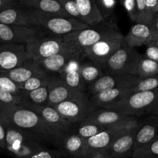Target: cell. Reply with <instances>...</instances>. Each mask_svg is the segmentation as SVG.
Here are the masks:
<instances>
[{
    "mask_svg": "<svg viewBox=\"0 0 158 158\" xmlns=\"http://www.w3.org/2000/svg\"><path fill=\"white\" fill-rule=\"evenodd\" d=\"M5 114L7 125L26 131L40 140L56 143L63 138L51 129L40 115L25 106H5Z\"/></svg>",
    "mask_w": 158,
    "mask_h": 158,
    "instance_id": "6da1fadb",
    "label": "cell"
},
{
    "mask_svg": "<svg viewBox=\"0 0 158 158\" xmlns=\"http://www.w3.org/2000/svg\"><path fill=\"white\" fill-rule=\"evenodd\" d=\"M119 32L112 22L104 21L95 26L63 35V39L72 52L83 56L87 48Z\"/></svg>",
    "mask_w": 158,
    "mask_h": 158,
    "instance_id": "7a4b0ae2",
    "label": "cell"
},
{
    "mask_svg": "<svg viewBox=\"0 0 158 158\" xmlns=\"http://www.w3.org/2000/svg\"><path fill=\"white\" fill-rule=\"evenodd\" d=\"M158 105V88L141 92H130L107 110L128 116L151 114Z\"/></svg>",
    "mask_w": 158,
    "mask_h": 158,
    "instance_id": "3957f363",
    "label": "cell"
},
{
    "mask_svg": "<svg viewBox=\"0 0 158 158\" xmlns=\"http://www.w3.org/2000/svg\"><path fill=\"white\" fill-rule=\"evenodd\" d=\"M5 128L6 149L16 158H27L44 149L40 144V140L29 133L9 124L5 126Z\"/></svg>",
    "mask_w": 158,
    "mask_h": 158,
    "instance_id": "277c9868",
    "label": "cell"
},
{
    "mask_svg": "<svg viewBox=\"0 0 158 158\" xmlns=\"http://www.w3.org/2000/svg\"><path fill=\"white\" fill-rule=\"evenodd\" d=\"M142 56L134 48L123 44L111 56L104 67L111 73L126 74L136 77L137 65Z\"/></svg>",
    "mask_w": 158,
    "mask_h": 158,
    "instance_id": "5b68a950",
    "label": "cell"
},
{
    "mask_svg": "<svg viewBox=\"0 0 158 158\" xmlns=\"http://www.w3.org/2000/svg\"><path fill=\"white\" fill-rule=\"evenodd\" d=\"M26 48L29 56L31 57V60L35 62L63 52H73L66 44L63 36L53 35L49 36L44 35L27 44Z\"/></svg>",
    "mask_w": 158,
    "mask_h": 158,
    "instance_id": "8992f818",
    "label": "cell"
},
{
    "mask_svg": "<svg viewBox=\"0 0 158 158\" xmlns=\"http://www.w3.org/2000/svg\"><path fill=\"white\" fill-rule=\"evenodd\" d=\"M38 27L42 28L53 35L63 36L70 32L86 29L90 26L74 19L45 13L39 11Z\"/></svg>",
    "mask_w": 158,
    "mask_h": 158,
    "instance_id": "52a82bcc",
    "label": "cell"
},
{
    "mask_svg": "<svg viewBox=\"0 0 158 158\" xmlns=\"http://www.w3.org/2000/svg\"><path fill=\"white\" fill-rule=\"evenodd\" d=\"M123 43V35L119 32L87 48L83 52V56L89 58L93 63L103 69L111 56Z\"/></svg>",
    "mask_w": 158,
    "mask_h": 158,
    "instance_id": "ba28073f",
    "label": "cell"
},
{
    "mask_svg": "<svg viewBox=\"0 0 158 158\" xmlns=\"http://www.w3.org/2000/svg\"><path fill=\"white\" fill-rule=\"evenodd\" d=\"M46 32V30L40 27H26L0 23V41L2 42L3 44L26 46L44 36Z\"/></svg>",
    "mask_w": 158,
    "mask_h": 158,
    "instance_id": "9c48e42d",
    "label": "cell"
},
{
    "mask_svg": "<svg viewBox=\"0 0 158 158\" xmlns=\"http://www.w3.org/2000/svg\"><path fill=\"white\" fill-rule=\"evenodd\" d=\"M140 78L132 75L119 73H103L98 80L88 86V91L92 95L114 88L131 89L137 84Z\"/></svg>",
    "mask_w": 158,
    "mask_h": 158,
    "instance_id": "30bf717a",
    "label": "cell"
},
{
    "mask_svg": "<svg viewBox=\"0 0 158 158\" xmlns=\"http://www.w3.org/2000/svg\"><path fill=\"white\" fill-rule=\"evenodd\" d=\"M54 108L70 124L80 123L91 111L97 109L88 97L78 100H66L59 103L54 106Z\"/></svg>",
    "mask_w": 158,
    "mask_h": 158,
    "instance_id": "8fae6325",
    "label": "cell"
},
{
    "mask_svg": "<svg viewBox=\"0 0 158 158\" xmlns=\"http://www.w3.org/2000/svg\"><path fill=\"white\" fill-rule=\"evenodd\" d=\"M30 60L25 45H0V73L12 70Z\"/></svg>",
    "mask_w": 158,
    "mask_h": 158,
    "instance_id": "7c38bea8",
    "label": "cell"
},
{
    "mask_svg": "<svg viewBox=\"0 0 158 158\" xmlns=\"http://www.w3.org/2000/svg\"><path fill=\"white\" fill-rule=\"evenodd\" d=\"M86 93H81L66 86L59 77L51 76L49 82L48 105L56 106L66 100L86 98Z\"/></svg>",
    "mask_w": 158,
    "mask_h": 158,
    "instance_id": "4fadbf2b",
    "label": "cell"
},
{
    "mask_svg": "<svg viewBox=\"0 0 158 158\" xmlns=\"http://www.w3.org/2000/svg\"><path fill=\"white\" fill-rule=\"evenodd\" d=\"M0 23L5 25L38 27V11L10 8L0 12Z\"/></svg>",
    "mask_w": 158,
    "mask_h": 158,
    "instance_id": "5bb4252c",
    "label": "cell"
},
{
    "mask_svg": "<svg viewBox=\"0 0 158 158\" xmlns=\"http://www.w3.org/2000/svg\"><path fill=\"white\" fill-rule=\"evenodd\" d=\"M28 109L40 115L46 124L61 137H64L70 128V123L65 120L53 106L46 105L43 106L30 107Z\"/></svg>",
    "mask_w": 158,
    "mask_h": 158,
    "instance_id": "9a60e30c",
    "label": "cell"
},
{
    "mask_svg": "<svg viewBox=\"0 0 158 158\" xmlns=\"http://www.w3.org/2000/svg\"><path fill=\"white\" fill-rule=\"evenodd\" d=\"M80 56L70 52L56 54L48 58L36 62L41 69L49 73H62L67 68L69 63L73 60H78Z\"/></svg>",
    "mask_w": 158,
    "mask_h": 158,
    "instance_id": "2e32d148",
    "label": "cell"
},
{
    "mask_svg": "<svg viewBox=\"0 0 158 158\" xmlns=\"http://www.w3.org/2000/svg\"><path fill=\"white\" fill-rule=\"evenodd\" d=\"M16 8L38 10L45 13L71 18L57 0H18Z\"/></svg>",
    "mask_w": 158,
    "mask_h": 158,
    "instance_id": "e0dca14e",
    "label": "cell"
},
{
    "mask_svg": "<svg viewBox=\"0 0 158 158\" xmlns=\"http://www.w3.org/2000/svg\"><path fill=\"white\" fill-rule=\"evenodd\" d=\"M158 139V116L151 115L144 120L136 134L134 151ZM134 152V151H133Z\"/></svg>",
    "mask_w": 158,
    "mask_h": 158,
    "instance_id": "ac0fdd59",
    "label": "cell"
},
{
    "mask_svg": "<svg viewBox=\"0 0 158 158\" xmlns=\"http://www.w3.org/2000/svg\"><path fill=\"white\" fill-rule=\"evenodd\" d=\"M151 26L140 23H135L131 28L128 33L123 36V42L127 46L135 49L138 46L148 45L153 41Z\"/></svg>",
    "mask_w": 158,
    "mask_h": 158,
    "instance_id": "d6986e66",
    "label": "cell"
},
{
    "mask_svg": "<svg viewBox=\"0 0 158 158\" xmlns=\"http://www.w3.org/2000/svg\"><path fill=\"white\" fill-rule=\"evenodd\" d=\"M44 73L36 62L30 60L18 67L2 74L9 77L17 85H19L32 77Z\"/></svg>",
    "mask_w": 158,
    "mask_h": 158,
    "instance_id": "ffe728a7",
    "label": "cell"
},
{
    "mask_svg": "<svg viewBox=\"0 0 158 158\" xmlns=\"http://www.w3.org/2000/svg\"><path fill=\"white\" fill-rule=\"evenodd\" d=\"M80 21L89 26H95L104 22L96 0H76Z\"/></svg>",
    "mask_w": 158,
    "mask_h": 158,
    "instance_id": "44dd1931",
    "label": "cell"
},
{
    "mask_svg": "<svg viewBox=\"0 0 158 158\" xmlns=\"http://www.w3.org/2000/svg\"><path fill=\"white\" fill-rule=\"evenodd\" d=\"M137 132L123 134L116 137L108 148L112 158H127L131 157Z\"/></svg>",
    "mask_w": 158,
    "mask_h": 158,
    "instance_id": "7402d4cb",
    "label": "cell"
},
{
    "mask_svg": "<svg viewBox=\"0 0 158 158\" xmlns=\"http://www.w3.org/2000/svg\"><path fill=\"white\" fill-rule=\"evenodd\" d=\"M131 89L114 88V89H107L95 95H92V97L89 99V100L96 108L107 109L118 102L122 97L129 94L131 91Z\"/></svg>",
    "mask_w": 158,
    "mask_h": 158,
    "instance_id": "603a6c76",
    "label": "cell"
},
{
    "mask_svg": "<svg viewBox=\"0 0 158 158\" xmlns=\"http://www.w3.org/2000/svg\"><path fill=\"white\" fill-rule=\"evenodd\" d=\"M131 116L120 114L115 111L110 110L107 109H95L91 111L86 118L82 122H89L95 123L100 126L105 127L114 124L122 120L128 118Z\"/></svg>",
    "mask_w": 158,
    "mask_h": 158,
    "instance_id": "cb8c5ba5",
    "label": "cell"
},
{
    "mask_svg": "<svg viewBox=\"0 0 158 158\" xmlns=\"http://www.w3.org/2000/svg\"><path fill=\"white\" fill-rule=\"evenodd\" d=\"M118 136L110 130H103L97 135L86 140L87 155L94 151L108 150L114 139ZM86 155V156H87Z\"/></svg>",
    "mask_w": 158,
    "mask_h": 158,
    "instance_id": "d4e9b609",
    "label": "cell"
},
{
    "mask_svg": "<svg viewBox=\"0 0 158 158\" xmlns=\"http://www.w3.org/2000/svg\"><path fill=\"white\" fill-rule=\"evenodd\" d=\"M63 146L66 154L71 158H86V140L77 134H73L63 137Z\"/></svg>",
    "mask_w": 158,
    "mask_h": 158,
    "instance_id": "484cf974",
    "label": "cell"
},
{
    "mask_svg": "<svg viewBox=\"0 0 158 158\" xmlns=\"http://www.w3.org/2000/svg\"><path fill=\"white\" fill-rule=\"evenodd\" d=\"M23 97V106L26 108L37 107L48 105L49 97V83L45 86L32 91L23 92L22 91Z\"/></svg>",
    "mask_w": 158,
    "mask_h": 158,
    "instance_id": "4316f807",
    "label": "cell"
},
{
    "mask_svg": "<svg viewBox=\"0 0 158 158\" xmlns=\"http://www.w3.org/2000/svg\"><path fill=\"white\" fill-rule=\"evenodd\" d=\"M144 120H141L139 117L131 116L128 118L122 120L114 124L103 127L105 130H110L115 133L117 136L137 132L143 125Z\"/></svg>",
    "mask_w": 158,
    "mask_h": 158,
    "instance_id": "83f0119b",
    "label": "cell"
},
{
    "mask_svg": "<svg viewBox=\"0 0 158 158\" xmlns=\"http://www.w3.org/2000/svg\"><path fill=\"white\" fill-rule=\"evenodd\" d=\"M60 80L71 89L81 93H85V83L82 80L78 69H66L60 74Z\"/></svg>",
    "mask_w": 158,
    "mask_h": 158,
    "instance_id": "f1b7e54d",
    "label": "cell"
},
{
    "mask_svg": "<svg viewBox=\"0 0 158 158\" xmlns=\"http://www.w3.org/2000/svg\"><path fill=\"white\" fill-rule=\"evenodd\" d=\"M78 71L83 83L85 84H87L88 86L92 84L103 75V73L102 72V68L99 67L92 62L82 63L79 66Z\"/></svg>",
    "mask_w": 158,
    "mask_h": 158,
    "instance_id": "f546056e",
    "label": "cell"
},
{
    "mask_svg": "<svg viewBox=\"0 0 158 158\" xmlns=\"http://www.w3.org/2000/svg\"><path fill=\"white\" fill-rule=\"evenodd\" d=\"M157 74H158V63L142 56L137 65L136 77L143 80Z\"/></svg>",
    "mask_w": 158,
    "mask_h": 158,
    "instance_id": "4dcf8cb0",
    "label": "cell"
},
{
    "mask_svg": "<svg viewBox=\"0 0 158 158\" xmlns=\"http://www.w3.org/2000/svg\"><path fill=\"white\" fill-rule=\"evenodd\" d=\"M50 77L51 75L44 73L32 77L24 83L18 85V87L20 91H23V92L35 90L47 84L50 80Z\"/></svg>",
    "mask_w": 158,
    "mask_h": 158,
    "instance_id": "1f68e13d",
    "label": "cell"
},
{
    "mask_svg": "<svg viewBox=\"0 0 158 158\" xmlns=\"http://www.w3.org/2000/svg\"><path fill=\"white\" fill-rule=\"evenodd\" d=\"M77 127V134L84 140L90 138L97 135L104 130L103 127L89 122H80Z\"/></svg>",
    "mask_w": 158,
    "mask_h": 158,
    "instance_id": "d6a6232c",
    "label": "cell"
},
{
    "mask_svg": "<svg viewBox=\"0 0 158 158\" xmlns=\"http://www.w3.org/2000/svg\"><path fill=\"white\" fill-rule=\"evenodd\" d=\"M132 158H158V139L133 152Z\"/></svg>",
    "mask_w": 158,
    "mask_h": 158,
    "instance_id": "836d02e7",
    "label": "cell"
},
{
    "mask_svg": "<svg viewBox=\"0 0 158 158\" xmlns=\"http://www.w3.org/2000/svg\"><path fill=\"white\" fill-rule=\"evenodd\" d=\"M136 5H137V15H136L135 23L151 26L154 19L148 12L144 0H136Z\"/></svg>",
    "mask_w": 158,
    "mask_h": 158,
    "instance_id": "e575fe53",
    "label": "cell"
},
{
    "mask_svg": "<svg viewBox=\"0 0 158 158\" xmlns=\"http://www.w3.org/2000/svg\"><path fill=\"white\" fill-rule=\"evenodd\" d=\"M23 102L22 94H15L0 89V104L2 106H23Z\"/></svg>",
    "mask_w": 158,
    "mask_h": 158,
    "instance_id": "d590c367",
    "label": "cell"
},
{
    "mask_svg": "<svg viewBox=\"0 0 158 158\" xmlns=\"http://www.w3.org/2000/svg\"><path fill=\"white\" fill-rule=\"evenodd\" d=\"M97 2V6L103 15L104 21H110L115 10L117 1L115 0H98Z\"/></svg>",
    "mask_w": 158,
    "mask_h": 158,
    "instance_id": "8d00e7d4",
    "label": "cell"
},
{
    "mask_svg": "<svg viewBox=\"0 0 158 158\" xmlns=\"http://www.w3.org/2000/svg\"><path fill=\"white\" fill-rule=\"evenodd\" d=\"M158 88V74L149 78L140 80L135 86L131 89V92H141L155 89Z\"/></svg>",
    "mask_w": 158,
    "mask_h": 158,
    "instance_id": "74e56055",
    "label": "cell"
},
{
    "mask_svg": "<svg viewBox=\"0 0 158 158\" xmlns=\"http://www.w3.org/2000/svg\"><path fill=\"white\" fill-rule=\"evenodd\" d=\"M65 12L72 19L80 21V12L76 0H59ZM81 22V21H80Z\"/></svg>",
    "mask_w": 158,
    "mask_h": 158,
    "instance_id": "f35d334b",
    "label": "cell"
},
{
    "mask_svg": "<svg viewBox=\"0 0 158 158\" xmlns=\"http://www.w3.org/2000/svg\"><path fill=\"white\" fill-rule=\"evenodd\" d=\"M0 89L15 94H22V91L19 89L18 85L2 73H0Z\"/></svg>",
    "mask_w": 158,
    "mask_h": 158,
    "instance_id": "ab89813d",
    "label": "cell"
},
{
    "mask_svg": "<svg viewBox=\"0 0 158 158\" xmlns=\"http://www.w3.org/2000/svg\"><path fill=\"white\" fill-rule=\"evenodd\" d=\"M123 7L126 9L130 19L132 21L135 22L136 15H137V5H136V0H125L122 2Z\"/></svg>",
    "mask_w": 158,
    "mask_h": 158,
    "instance_id": "60d3db41",
    "label": "cell"
},
{
    "mask_svg": "<svg viewBox=\"0 0 158 158\" xmlns=\"http://www.w3.org/2000/svg\"><path fill=\"white\" fill-rule=\"evenodd\" d=\"M27 158H61V154L58 151H46L43 149L38 152L34 153Z\"/></svg>",
    "mask_w": 158,
    "mask_h": 158,
    "instance_id": "b9f144b4",
    "label": "cell"
},
{
    "mask_svg": "<svg viewBox=\"0 0 158 158\" xmlns=\"http://www.w3.org/2000/svg\"><path fill=\"white\" fill-rule=\"evenodd\" d=\"M144 57L158 63V47L153 45H148Z\"/></svg>",
    "mask_w": 158,
    "mask_h": 158,
    "instance_id": "7bdbcfd3",
    "label": "cell"
},
{
    "mask_svg": "<svg viewBox=\"0 0 158 158\" xmlns=\"http://www.w3.org/2000/svg\"><path fill=\"white\" fill-rule=\"evenodd\" d=\"M86 158H112L108 150L94 151L86 156Z\"/></svg>",
    "mask_w": 158,
    "mask_h": 158,
    "instance_id": "ee69618b",
    "label": "cell"
},
{
    "mask_svg": "<svg viewBox=\"0 0 158 158\" xmlns=\"http://www.w3.org/2000/svg\"><path fill=\"white\" fill-rule=\"evenodd\" d=\"M18 0H0V12L10 8L16 7Z\"/></svg>",
    "mask_w": 158,
    "mask_h": 158,
    "instance_id": "f6af8a7d",
    "label": "cell"
},
{
    "mask_svg": "<svg viewBox=\"0 0 158 158\" xmlns=\"http://www.w3.org/2000/svg\"><path fill=\"white\" fill-rule=\"evenodd\" d=\"M0 148L6 149V128L0 123Z\"/></svg>",
    "mask_w": 158,
    "mask_h": 158,
    "instance_id": "bcb514c9",
    "label": "cell"
},
{
    "mask_svg": "<svg viewBox=\"0 0 158 158\" xmlns=\"http://www.w3.org/2000/svg\"><path fill=\"white\" fill-rule=\"evenodd\" d=\"M150 26H151V31H152L153 38H154V39L158 37V18H156Z\"/></svg>",
    "mask_w": 158,
    "mask_h": 158,
    "instance_id": "7dc6e473",
    "label": "cell"
},
{
    "mask_svg": "<svg viewBox=\"0 0 158 158\" xmlns=\"http://www.w3.org/2000/svg\"><path fill=\"white\" fill-rule=\"evenodd\" d=\"M5 106H2L0 104V123L4 125V127L7 125L6 114H5Z\"/></svg>",
    "mask_w": 158,
    "mask_h": 158,
    "instance_id": "c3c4849f",
    "label": "cell"
},
{
    "mask_svg": "<svg viewBox=\"0 0 158 158\" xmlns=\"http://www.w3.org/2000/svg\"><path fill=\"white\" fill-rule=\"evenodd\" d=\"M151 115H153V116H158V105L157 106H156L155 108L154 109V110L151 112Z\"/></svg>",
    "mask_w": 158,
    "mask_h": 158,
    "instance_id": "681fc988",
    "label": "cell"
},
{
    "mask_svg": "<svg viewBox=\"0 0 158 158\" xmlns=\"http://www.w3.org/2000/svg\"><path fill=\"white\" fill-rule=\"evenodd\" d=\"M149 45H153V46H157V47H158V37L157 38L154 39V40H153V41L151 42Z\"/></svg>",
    "mask_w": 158,
    "mask_h": 158,
    "instance_id": "f907efd6",
    "label": "cell"
},
{
    "mask_svg": "<svg viewBox=\"0 0 158 158\" xmlns=\"http://www.w3.org/2000/svg\"><path fill=\"white\" fill-rule=\"evenodd\" d=\"M157 2H158V0H157ZM156 18H158V11H157V17Z\"/></svg>",
    "mask_w": 158,
    "mask_h": 158,
    "instance_id": "816d5d0a",
    "label": "cell"
}]
</instances>
